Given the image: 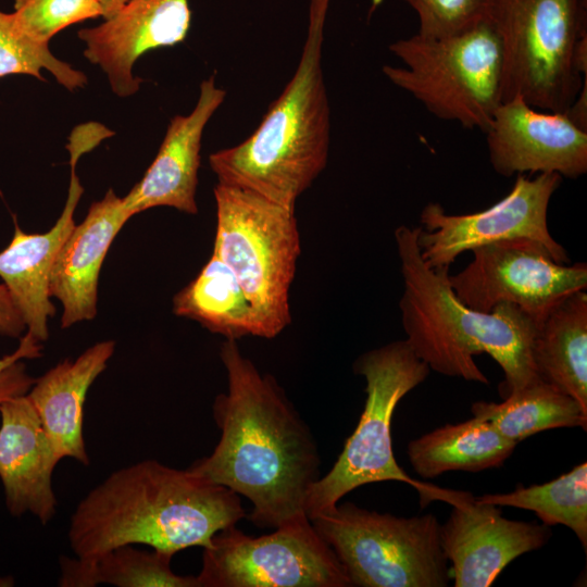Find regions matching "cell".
<instances>
[{
	"label": "cell",
	"instance_id": "ffe728a7",
	"mask_svg": "<svg viewBox=\"0 0 587 587\" xmlns=\"http://www.w3.org/2000/svg\"><path fill=\"white\" fill-rule=\"evenodd\" d=\"M114 350L113 340L97 342L75 360L66 359L35 379L26 395L60 460L72 458L89 464L84 404L88 389L105 370Z\"/></svg>",
	"mask_w": 587,
	"mask_h": 587
},
{
	"label": "cell",
	"instance_id": "4fadbf2b",
	"mask_svg": "<svg viewBox=\"0 0 587 587\" xmlns=\"http://www.w3.org/2000/svg\"><path fill=\"white\" fill-rule=\"evenodd\" d=\"M445 501L452 510L440 524V544L454 587L490 586L509 563L551 537L550 526L509 520L498 505L477 502L469 492L451 490Z\"/></svg>",
	"mask_w": 587,
	"mask_h": 587
},
{
	"label": "cell",
	"instance_id": "4dcf8cb0",
	"mask_svg": "<svg viewBox=\"0 0 587 587\" xmlns=\"http://www.w3.org/2000/svg\"><path fill=\"white\" fill-rule=\"evenodd\" d=\"M26 332L24 320L15 305L7 286L0 285V335L21 338Z\"/></svg>",
	"mask_w": 587,
	"mask_h": 587
},
{
	"label": "cell",
	"instance_id": "8fae6325",
	"mask_svg": "<svg viewBox=\"0 0 587 587\" xmlns=\"http://www.w3.org/2000/svg\"><path fill=\"white\" fill-rule=\"evenodd\" d=\"M473 260L449 275L451 287L470 308L490 312L505 302L516 305L538 326L567 296L587 288V265L559 263L541 242L500 240L472 250Z\"/></svg>",
	"mask_w": 587,
	"mask_h": 587
},
{
	"label": "cell",
	"instance_id": "f546056e",
	"mask_svg": "<svg viewBox=\"0 0 587 587\" xmlns=\"http://www.w3.org/2000/svg\"><path fill=\"white\" fill-rule=\"evenodd\" d=\"M41 351V342L26 332L20 338L17 348L0 358V405L10 399L27 395L35 378L27 373L24 360L39 358Z\"/></svg>",
	"mask_w": 587,
	"mask_h": 587
},
{
	"label": "cell",
	"instance_id": "ba28073f",
	"mask_svg": "<svg viewBox=\"0 0 587 587\" xmlns=\"http://www.w3.org/2000/svg\"><path fill=\"white\" fill-rule=\"evenodd\" d=\"M389 50L402 62L383 66L391 84L440 120L487 130L501 103L502 84L500 41L488 17L444 38H402Z\"/></svg>",
	"mask_w": 587,
	"mask_h": 587
},
{
	"label": "cell",
	"instance_id": "e0dca14e",
	"mask_svg": "<svg viewBox=\"0 0 587 587\" xmlns=\"http://www.w3.org/2000/svg\"><path fill=\"white\" fill-rule=\"evenodd\" d=\"M60 461L26 395L0 405V482L13 516L29 513L43 525L52 520V474Z\"/></svg>",
	"mask_w": 587,
	"mask_h": 587
},
{
	"label": "cell",
	"instance_id": "484cf974",
	"mask_svg": "<svg viewBox=\"0 0 587 587\" xmlns=\"http://www.w3.org/2000/svg\"><path fill=\"white\" fill-rule=\"evenodd\" d=\"M480 503L513 507L534 512L542 524L569 527L587 550V463L540 485L517 486L507 494L475 497Z\"/></svg>",
	"mask_w": 587,
	"mask_h": 587
},
{
	"label": "cell",
	"instance_id": "277c9868",
	"mask_svg": "<svg viewBox=\"0 0 587 587\" xmlns=\"http://www.w3.org/2000/svg\"><path fill=\"white\" fill-rule=\"evenodd\" d=\"M330 0H311L297 68L257 129L240 143L209 157L217 183L252 191L295 209L325 168L330 108L322 52Z\"/></svg>",
	"mask_w": 587,
	"mask_h": 587
},
{
	"label": "cell",
	"instance_id": "ac0fdd59",
	"mask_svg": "<svg viewBox=\"0 0 587 587\" xmlns=\"http://www.w3.org/2000/svg\"><path fill=\"white\" fill-rule=\"evenodd\" d=\"M80 157L78 152L70 153L67 198L54 225L42 234H27L15 223L10 243L0 252V277L24 320L26 332L40 342L49 338L48 322L55 313L49 290L52 265L75 226L74 213L84 192L76 174Z\"/></svg>",
	"mask_w": 587,
	"mask_h": 587
},
{
	"label": "cell",
	"instance_id": "83f0119b",
	"mask_svg": "<svg viewBox=\"0 0 587 587\" xmlns=\"http://www.w3.org/2000/svg\"><path fill=\"white\" fill-rule=\"evenodd\" d=\"M12 13L21 29L42 43L70 25L102 16L97 0H15Z\"/></svg>",
	"mask_w": 587,
	"mask_h": 587
},
{
	"label": "cell",
	"instance_id": "5bb4252c",
	"mask_svg": "<svg viewBox=\"0 0 587 587\" xmlns=\"http://www.w3.org/2000/svg\"><path fill=\"white\" fill-rule=\"evenodd\" d=\"M485 134L490 163L502 176L587 172V132L565 112L538 110L514 96L498 105Z\"/></svg>",
	"mask_w": 587,
	"mask_h": 587
},
{
	"label": "cell",
	"instance_id": "5b68a950",
	"mask_svg": "<svg viewBox=\"0 0 587 587\" xmlns=\"http://www.w3.org/2000/svg\"><path fill=\"white\" fill-rule=\"evenodd\" d=\"M213 253L238 280L253 314L254 336L274 338L291 322L289 289L301 252L295 209L217 183Z\"/></svg>",
	"mask_w": 587,
	"mask_h": 587
},
{
	"label": "cell",
	"instance_id": "d4e9b609",
	"mask_svg": "<svg viewBox=\"0 0 587 587\" xmlns=\"http://www.w3.org/2000/svg\"><path fill=\"white\" fill-rule=\"evenodd\" d=\"M173 555L152 549L124 545L91 560L63 557L60 561L62 587H199L197 576L178 575L171 567Z\"/></svg>",
	"mask_w": 587,
	"mask_h": 587
},
{
	"label": "cell",
	"instance_id": "4316f807",
	"mask_svg": "<svg viewBox=\"0 0 587 587\" xmlns=\"http://www.w3.org/2000/svg\"><path fill=\"white\" fill-rule=\"evenodd\" d=\"M42 71H49L70 91L87 84V77L82 71L54 57L49 43L36 41L24 33L13 13L0 10V78L29 75L45 80Z\"/></svg>",
	"mask_w": 587,
	"mask_h": 587
},
{
	"label": "cell",
	"instance_id": "9a60e30c",
	"mask_svg": "<svg viewBox=\"0 0 587 587\" xmlns=\"http://www.w3.org/2000/svg\"><path fill=\"white\" fill-rule=\"evenodd\" d=\"M189 0H129L113 17L79 30L84 55L107 75L112 91L128 97L139 89L134 75L145 53L182 42L189 30Z\"/></svg>",
	"mask_w": 587,
	"mask_h": 587
},
{
	"label": "cell",
	"instance_id": "7a4b0ae2",
	"mask_svg": "<svg viewBox=\"0 0 587 587\" xmlns=\"http://www.w3.org/2000/svg\"><path fill=\"white\" fill-rule=\"evenodd\" d=\"M247 513L229 488L157 460L111 473L75 508L68 542L75 558L91 560L124 545H146L174 555L209 548L220 530Z\"/></svg>",
	"mask_w": 587,
	"mask_h": 587
},
{
	"label": "cell",
	"instance_id": "6da1fadb",
	"mask_svg": "<svg viewBox=\"0 0 587 587\" xmlns=\"http://www.w3.org/2000/svg\"><path fill=\"white\" fill-rule=\"evenodd\" d=\"M228 390L216 396L221 437L211 454L188 470L252 503L250 521L277 528L309 519L304 502L321 464L309 426L270 374H262L226 339L220 351Z\"/></svg>",
	"mask_w": 587,
	"mask_h": 587
},
{
	"label": "cell",
	"instance_id": "d6a6232c",
	"mask_svg": "<svg viewBox=\"0 0 587 587\" xmlns=\"http://www.w3.org/2000/svg\"><path fill=\"white\" fill-rule=\"evenodd\" d=\"M102 11L104 20L116 15L129 0H97Z\"/></svg>",
	"mask_w": 587,
	"mask_h": 587
},
{
	"label": "cell",
	"instance_id": "44dd1931",
	"mask_svg": "<svg viewBox=\"0 0 587 587\" xmlns=\"http://www.w3.org/2000/svg\"><path fill=\"white\" fill-rule=\"evenodd\" d=\"M539 378L575 399L587 412V294L578 290L538 324L532 348Z\"/></svg>",
	"mask_w": 587,
	"mask_h": 587
},
{
	"label": "cell",
	"instance_id": "52a82bcc",
	"mask_svg": "<svg viewBox=\"0 0 587 587\" xmlns=\"http://www.w3.org/2000/svg\"><path fill=\"white\" fill-rule=\"evenodd\" d=\"M488 18L501 47V102L521 96L538 110L565 112L587 76L576 64L586 0H489Z\"/></svg>",
	"mask_w": 587,
	"mask_h": 587
},
{
	"label": "cell",
	"instance_id": "8992f818",
	"mask_svg": "<svg viewBox=\"0 0 587 587\" xmlns=\"http://www.w3.org/2000/svg\"><path fill=\"white\" fill-rule=\"evenodd\" d=\"M353 371L366 382L364 409L333 467L310 487L304 502L309 520L332 510L351 490L371 483L410 484L426 503L439 500L446 491L412 479L397 463L392 450L395 409L408 392L427 378L429 366L415 355L404 339L361 354L353 363Z\"/></svg>",
	"mask_w": 587,
	"mask_h": 587
},
{
	"label": "cell",
	"instance_id": "7c38bea8",
	"mask_svg": "<svg viewBox=\"0 0 587 587\" xmlns=\"http://www.w3.org/2000/svg\"><path fill=\"white\" fill-rule=\"evenodd\" d=\"M561 182L555 173H540L535 178L517 174L507 196L469 214H448L441 204L427 203L417 233L423 260L432 268L449 267L465 251L500 240L528 238L544 243L559 263H569L566 250L548 228L549 202Z\"/></svg>",
	"mask_w": 587,
	"mask_h": 587
},
{
	"label": "cell",
	"instance_id": "7402d4cb",
	"mask_svg": "<svg viewBox=\"0 0 587 587\" xmlns=\"http://www.w3.org/2000/svg\"><path fill=\"white\" fill-rule=\"evenodd\" d=\"M516 445L487 421L473 416L411 440L407 455L413 470L428 479L450 471L480 472L501 467Z\"/></svg>",
	"mask_w": 587,
	"mask_h": 587
},
{
	"label": "cell",
	"instance_id": "cb8c5ba5",
	"mask_svg": "<svg viewBox=\"0 0 587 587\" xmlns=\"http://www.w3.org/2000/svg\"><path fill=\"white\" fill-rule=\"evenodd\" d=\"M473 416L487 421L502 436L519 444L539 432L560 427L587 429V412L554 386L538 380L503 399L477 401Z\"/></svg>",
	"mask_w": 587,
	"mask_h": 587
},
{
	"label": "cell",
	"instance_id": "1f68e13d",
	"mask_svg": "<svg viewBox=\"0 0 587 587\" xmlns=\"http://www.w3.org/2000/svg\"><path fill=\"white\" fill-rule=\"evenodd\" d=\"M565 113L578 128L587 132V76L584 77L579 92Z\"/></svg>",
	"mask_w": 587,
	"mask_h": 587
},
{
	"label": "cell",
	"instance_id": "d6986e66",
	"mask_svg": "<svg viewBox=\"0 0 587 587\" xmlns=\"http://www.w3.org/2000/svg\"><path fill=\"white\" fill-rule=\"evenodd\" d=\"M132 216L123 198L109 189L62 243L50 273V296L63 308L61 327L90 321L97 313L98 280L114 238Z\"/></svg>",
	"mask_w": 587,
	"mask_h": 587
},
{
	"label": "cell",
	"instance_id": "9c48e42d",
	"mask_svg": "<svg viewBox=\"0 0 587 587\" xmlns=\"http://www.w3.org/2000/svg\"><path fill=\"white\" fill-rule=\"evenodd\" d=\"M310 521L351 586H448L450 570L433 513L398 517L344 502Z\"/></svg>",
	"mask_w": 587,
	"mask_h": 587
},
{
	"label": "cell",
	"instance_id": "f1b7e54d",
	"mask_svg": "<svg viewBox=\"0 0 587 587\" xmlns=\"http://www.w3.org/2000/svg\"><path fill=\"white\" fill-rule=\"evenodd\" d=\"M417 14V35L444 38L462 33L488 17L489 0H404Z\"/></svg>",
	"mask_w": 587,
	"mask_h": 587
},
{
	"label": "cell",
	"instance_id": "603a6c76",
	"mask_svg": "<svg viewBox=\"0 0 587 587\" xmlns=\"http://www.w3.org/2000/svg\"><path fill=\"white\" fill-rule=\"evenodd\" d=\"M173 312L226 339L254 336L251 307L233 272L214 253L199 274L175 295Z\"/></svg>",
	"mask_w": 587,
	"mask_h": 587
},
{
	"label": "cell",
	"instance_id": "3957f363",
	"mask_svg": "<svg viewBox=\"0 0 587 587\" xmlns=\"http://www.w3.org/2000/svg\"><path fill=\"white\" fill-rule=\"evenodd\" d=\"M417 233L405 225L395 230L404 287L401 322L415 355L439 374L489 385L474 360L489 354L503 372L502 400L540 380L532 355L537 324L511 303L480 312L462 302L449 267L432 268L423 260Z\"/></svg>",
	"mask_w": 587,
	"mask_h": 587
},
{
	"label": "cell",
	"instance_id": "836d02e7",
	"mask_svg": "<svg viewBox=\"0 0 587 587\" xmlns=\"http://www.w3.org/2000/svg\"><path fill=\"white\" fill-rule=\"evenodd\" d=\"M14 585V579L11 576L0 577V587H11Z\"/></svg>",
	"mask_w": 587,
	"mask_h": 587
},
{
	"label": "cell",
	"instance_id": "2e32d148",
	"mask_svg": "<svg viewBox=\"0 0 587 587\" xmlns=\"http://www.w3.org/2000/svg\"><path fill=\"white\" fill-rule=\"evenodd\" d=\"M226 91L212 75L204 79L192 111L174 116L143 177L123 197L130 216L157 207L197 214L196 192L204 128L222 105Z\"/></svg>",
	"mask_w": 587,
	"mask_h": 587
},
{
	"label": "cell",
	"instance_id": "30bf717a",
	"mask_svg": "<svg viewBox=\"0 0 587 587\" xmlns=\"http://www.w3.org/2000/svg\"><path fill=\"white\" fill-rule=\"evenodd\" d=\"M199 587H351L332 548L309 519L259 537L236 525L203 549Z\"/></svg>",
	"mask_w": 587,
	"mask_h": 587
}]
</instances>
